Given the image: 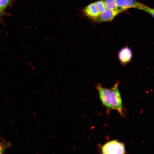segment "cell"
Returning <instances> with one entry per match:
<instances>
[{
    "label": "cell",
    "instance_id": "6da1fadb",
    "mask_svg": "<svg viewBox=\"0 0 154 154\" xmlns=\"http://www.w3.org/2000/svg\"><path fill=\"white\" fill-rule=\"evenodd\" d=\"M119 82L117 81L110 90V101L112 106L114 109L117 111L122 115L123 106L122 101L119 90L118 85Z\"/></svg>",
    "mask_w": 154,
    "mask_h": 154
},
{
    "label": "cell",
    "instance_id": "7a4b0ae2",
    "mask_svg": "<svg viewBox=\"0 0 154 154\" xmlns=\"http://www.w3.org/2000/svg\"><path fill=\"white\" fill-rule=\"evenodd\" d=\"M101 151L103 154H124L125 152L124 144L115 140L106 143L102 146Z\"/></svg>",
    "mask_w": 154,
    "mask_h": 154
},
{
    "label": "cell",
    "instance_id": "3957f363",
    "mask_svg": "<svg viewBox=\"0 0 154 154\" xmlns=\"http://www.w3.org/2000/svg\"><path fill=\"white\" fill-rule=\"evenodd\" d=\"M96 88L98 91L102 104L107 108L113 109L110 101V90L103 87L101 84H98Z\"/></svg>",
    "mask_w": 154,
    "mask_h": 154
},
{
    "label": "cell",
    "instance_id": "277c9868",
    "mask_svg": "<svg viewBox=\"0 0 154 154\" xmlns=\"http://www.w3.org/2000/svg\"><path fill=\"white\" fill-rule=\"evenodd\" d=\"M118 9L125 11L130 8L141 9L143 4L136 0H116Z\"/></svg>",
    "mask_w": 154,
    "mask_h": 154
},
{
    "label": "cell",
    "instance_id": "5b68a950",
    "mask_svg": "<svg viewBox=\"0 0 154 154\" xmlns=\"http://www.w3.org/2000/svg\"><path fill=\"white\" fill-rule=\"evenodd\" d=\"M123 11L120 9L114 10L106 8L100 13L98 17L95 21L98 22H106L112 21L117 15Z\"/></svg>",
    "mask_w": 154,
    "mask_h": 154
},
{
    "label": "cell",
    "instance_id": "8992f818",
    "mask_svg": "<svg viewBox=\"0 0 154 154\" xmlns=\"http://www.w3.org/2000/svg\"><path fill=\"white\" fill-rule=\"evenodd\" d=\"M118 58L121 64L124 65L129 62L132 57L131 49L127 46L121 48L118 53Z\"/></svg>",
    "mask_w": 154,
    "mask_h": 154
},
{
    "label": "cell",
    "instance_id": "52a82bcc",
    "mask_svg": "<svg viewBox=\"0 0 154 154\" xmlns=\"http://www.w3.org/2000/svg\"><path fill=\"white\" fill-rule=\"evenodd\" d=\"M83 14L88 18L94 20L97 18L100 14L95 3L90 4L82 10Z\"/></svg>",
    "mask_w": 154,
    "mask_h": 154
},
{
    "label": "cell",
    "instance_id": "ba28073f",
    "mask_svg": "<svg viewBox=\"0 0 154 154\" xmlns=\"http://www.w3.org/2000/svg\"><path fill=\"white\" fill-rule=\"evenodd\" d=\"M102 0L106 8L114 10L120 9L118 8L116 0Z\"/></svg>",
    "mask_w": 154,
    "mask_h": 154
},
{
    "label": "cell",
    "instance_id": "9c48e42d",
    "mask_svg": "<svg viewBox=\"0 0 154 154\" xmlns=\"http://www.w3.org/2000/svg\"><path fill=\"white\" fill-rule=\"evenodd\" d=\"M95 3L100 13H102L106 9L105 5L102 0L97 1Z\"/></svg>",
    "mask_w": 154,
    "mask_h": 154
},
{
    "label": "cell",
    "instance_id": "30bf717a",
    "mask_svg": "<svg viewBox=\"0 0 154 154\" xmlns=\"http://www.w3.org/2000/svg\"><path fill=\"white\" fill-rule=\"evenodd\" d=\"M10 0H0V15L8 5Z\"/></svg>",
    "mask_w": 154,
    "mask_h": 154
},
{
    "label": "cell",
    "instance_id": "8fae6325",
    "mask_svg": "<svg viewBox=\"0 0 154 154\" xmlns=\"http://www.w3.org/2000/svg\"><path fill=\"white\" fill-rule=\"evenodd\" d=\"M141 10L150 14L154 18V9L143 4Z\"/></svg>",
    "mask_w": 154,
    "mask_h": 154
},
{
    "label": "cell",
    "instance_id": "7c38bea8",
    "mask_svg": "<svg viewBox=\"0 0 154 154\" xmlns=\"http://www.w3.org/2000/svg\"><path fill=\"white\" fill-rule=\"evenodd\" d=\"M9 143H7L1 142L0 143V154H2L4 151L5 150L9 147Z\"/></svg>",
    "mask_w": 154,
    "mask_h": 154
}]
</instances>
